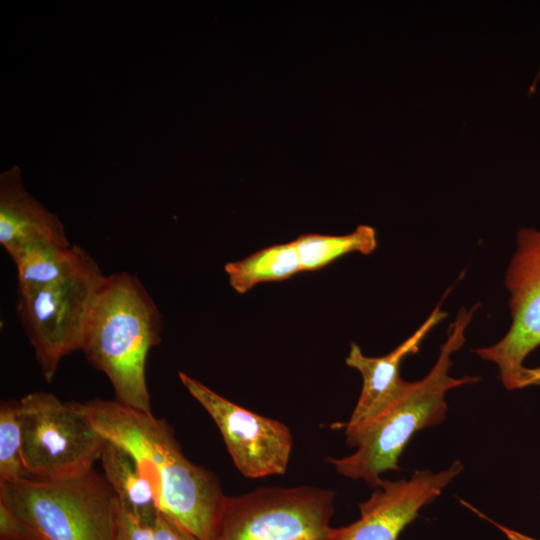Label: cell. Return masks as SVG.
<instances>
[{
  "label": "cell",
  "instance_id": "cell-13",
  "mask_svg": "<svg viewBox=\"0 0 540 540\" xmlns=\"http://www.w3.org/2000/svg\"><path fill=\"white\" fill-rule=\"evenodd\" d=\"M100 461L116 498L141 521L153 525L158 512L155 499L130 455L107 441Z\"/></svg>",
  "mask_w": 540,
  "mask_h": 540
},
{
  "label": "cell",
  "instance_id": "cell-9",
  "mask_svg": "<svg viewBox=\"0 0 540 540\" xmlns=\"http://www.w3.org/2000/svg\"><path fill=\"white\" fill-rule=\"evenodd\" d=\"M178 376L214 420L243 476L257 479L286 472L293 438L284 423L231 402L184 372Z\"/></svg>",
  "mask_w": 540,
  "mask_h": 540
},
{
  "label": "cell",
  "instance_id": "cell-11",
  "mask_svg": "<svg viewBox=\"0 0 540 540\" xmlns=\"http://www.w3.org/2000/svg\"><path fill=\"white\" fill-rule=\"evenodd\" d=\"M451 288L442 296L426 320L406 340L388 354L369 357L363 354L356 343H352L345 359L346 364L358 370L363 379L361 394L345 426H353L375 416L391 404L408 387L409 381L400 374L402 361L419 350L428 333L446 317L442 302Z\"/></svg>",
  "mask_w": 540,
  "mask_h": 540
},
{
  "label": "cell",
  "instance_id": "cell-22",
  "mask_svg": "<svg viewBox=\"0 0 540 540\" xmlns=\"http://www.w3.org/2000/svg\"><path fill=\"white\" fill-rule=\"evenodd\" d=\"M540 386V365L537 367H525L522 372L519 389Z\"/></svg>",
  "mask_w": 540,
  "mask_h": 540
},
{
  "label": "cell",
  "instance_id": "cell-14",
  "mask_svg": "<svg viewBox=\"0 0 540 540\" xmlns=\"http://www.w3.org/2000/svg\"><path fill=\"white\" fill-rule=\"evenodd\" d=\"M224 270L239 294L264 282L286 280L302 272L294 241L263 248L244 259L228 262Z\"/></svg>",
  "mask_w": 540,
  "mask_h": 540
},
{
  "label": "cell",
  "instance_id": "cell-2",
  "mask_svg": "<svg viewBox=\"0 0 540 540\" xmlns=\"http://www.w3.org/2000/svg\"><path fill=\"white\" fill-rule=\"evenodd\" d=\"M478 307L479 304H475L470 309L459 310L447 330L435 364L423 379L410 382L400 396L375 416L345 426L347 443L357 449L351 455L329 460L339 474L377 488L382 482V473L400 469L399 458L411 438L445 420L447 393L480 380L479 377L450 375L451 356L464 345L466 330Z\"/></svg>",
  "mask_w": 540,
  "mask_h": 540
},
{
  "label": "cell",
  "instance_id": "cell-7",
  "mask_svg": "<svg viewBox=\"0 0 540 540\" xmlns=\"http://www.w3.org/2000/svg\"><path fill=\"white\" fill-rule=\"evenodd\" d=\"M335 497L332 490L313 486L226 495L212 540H321L331 527Z\"/></svg>",
  "mask_w": 540,
  "mask_h": 540
},
{
  "label": "cell",
  "instance_id": "cell-10",
  "mask_svg": "<svg viewBox=\"0 0 540 540\" xmlns=\"http://www.w3.org/2000/svg\"><path fill=\"white\" fill-rule=\"evenodd\" d=\"M462 470V463L456 460L439 472L417 470L409 479H382L372 495L359 504V519L347 526L330 527L321 540H398L419 511L440 496Z\"/></svg>",
  "mask_w": 540,
  "mask_h": 540
},
{
  "label": "cell",
  "instance_id": "cell-18",
  "mask_svg": "<svg viewBox=\"0 0 540 540\" xmlns=\"http://www.w3.org/2000/svg\"><path fill=\"white\" fill-rule=\"evenodd\" d=\"M113 540H156V537L152 524L141 521L115 498Z\"/></svg>",
  "mask_w": 540,
  "mask_h": 540
},
{
  "label": "cell",
  "instance_id": "cell-15",
  "mask_svg": "<svg viewBox=\"0 0 540 540\" xmlns=\"http://www.w3.org/2000/svg\"><path fill=\"white\" fill-rule=\"evenodd\" d=\"M93 257L78 245L41 246L21 255L17 268L18 290H32L82 269Z\"/></svg>",
  "mask_w": 540,
  "mask_h": 540
},
{
  "label": "cell",
  "instance_id": "cell-12",
  "mask_svg": "<svg viewBox=\"0 0 540 540\" xmlns=\"http://www.w3.org/2000/svg\"><path fill=\"white\" fill-rule=\"evenodd\" d=\"M0 244L13 262L41 246H69L64 225L24 188L13 167L0 177Z\"/></svg>",
  "mask_w": 540,
  "mask_h": 540
},
{
  "label": "cell",
  "instance_id": "cell-21",
  "mask_svg": "<svg viewBox=\"0 0 540 540\" xmlns=\"http://www.w3.org/2000/svg\"><path fill=\"white\" fill-rule=\"evenodd\" d=\"M470 510H472L474 513H476L478 516L482 517L483 519H486L491 524H493L497 529H499L508 540H539L536 538H533L531 536H528L526 534H523L517 530L511 529L509 527H506L504 525H501L498 522L493 521L492 519L488 518L486 515H484L479 510L475 509L473 506L464 503Z\"/></svg>",
  "mask_w": 540,
  "mask_h": 540
},
{
  "label": "cell",
  "instance_id": "cell-16",
  "mask_svg": "<svg viewBox=\"0 0 540 540\" xmlns=\"http://www.w3.org/2000/svg\"><path fill=\"white\" fill-rule=\"evenodd\" d=\"M302 271H316L336 259L350 254H371L377 247L376 230L368 225H359L344 235L309 233L293 240Z\"/></svg>",
  "mask_w": 540,
  "mask_h": 540
},
{
  "label": "cell",
  "instance_id": "cell-20",
  "mask_svg": "<svg viewBox=\"0 0 540 540\" xmlns=\"http://www.w3.org/2000/svg\"><path fill=\"white\" fill-rule=\"evenodd\" d=\"M153 530L156 540H200L159 511L153 522Z\"/></svg>",
  "mask_w": 540,
  "mask_h": 540
},
{
  "label": "cell",
  "instance_id": "cell-1",
  "mask_svg": "<svg viewBox=\"0 0 540 540\" xmlns=\"http://www.w3.org/2000/svg\"><path fill=\"white\" fill-rule=\"evenodd\" d=\"M81 404L95 429L133 459L158 511L198 539L212 540L226 495L211 471L184 455L171 426L116 399Z\"/></svg>",
  "mask_w": 540,
  "mask_h": 540
},
{
  "label": "cell",
  "instance_id": "cell-17",
  "mask_svg": "<svg viewBox=\"0 0 540 540\" xmlns=\"http://www.w3.org/2000/svg\"><path fill=\"white\" fill-rule=\"evenodd\" d=\"M22 432L19 400L0 403V482L30 477L21 457Z\"/></svg>",
  "mask_w": 540,
  "mask_h": 540
},
{
  "label": "cell",
  "instance_id": "cell-3",
  "mask_svg": "<svg viewBox=\"0 0 540 540\" xmlns=\"http://www.w3.org/2000/svg\"><path fill=\"white\" fill-rule=\"evenodd\" d=\"M162 327L160 311L140 279L115 273L99 292L81 349L110 380L117 401L146 413H152L146 362Z\"/></svg>",
  "mask_w": 540,
  "mask_h": 540
},
{
  "label": "cell",
  "instance_id": "cell-6",
  "mask_svg": "<svg viewBox=\"0 0 540 540\" xmlns=\"http://www.w3.org/2000/svg\"><path fill=\"white\" fill-rule=\"evenodd\" d=\"M106 277L92 258L65 278L32 290L17 291L16 311L47 382L53 380L64 357L81 351Z\"/></svg>",
  "mask_w": 540,
  "mask_h": 540
},
{
  "label": "cell",
  "instance_id": "cell-23",
  "mask_svg": "<svg viewBox=\"0 0 540 540\" xmlns=\"http://www.w3.org/2000/svg\"><path fill=\"white\" fill-rule=\"evenodd\" d=\"M293 540H312V539L307 538V537H299V538H296V539H293Z\"/></svg>",
  "mask_w": 540,
  "mask_h": 540
},
{
  "label": "cell",
  "instance_id": "cell-4",
  "mask_svg": "<svg viewBox=\"0 0 540 540\" xmlns=\"http://www.w3.org/2000/svg\"><path fill=\"white\" fill-rule=\"evenodd\" d=\"M115 498L94 468L64 479L0 482V500L36 540H113Z\"/></svg>",
  "mask_w": 540,
  "mask_h": 540
},
{
  "label": "cell",
  "instance_id": "cell-8",
  "mask_svg": "<svg viewBox=\"0 0 540 540\" xmlns=\"http://www.w3.org/2000/svg\"><path fill=\"white\" fill-rule=\"evenodd\" d=\"M511 324L495 344L476 349L494 363L507 390L519 389L526 357L540 346V230L521 228L505 275Z\"/></svg>",
  "mask_w": 540,
  "mask_h": 540
},
{
  "label": "cell",
  "instance_id": "cell-5",
  "mask_svg": "<svg viewBox=\"0 0 540 540\" xmlns=\"http://www.w3.org/2000/svg\"><path fill=\"white\" fill-rule=\"evenodd\" d=\"M21 457L30 477L56 480L81 475L100 460L107 440L82 404L38 391L19 399Z\"/></svg>",
  "mask_w": 540,
  "mask_h": 540
},
{
  "label": "cell",
  "instance_id": "cell-19",
  "mask_svg": "<svg viewBox=\"0 0 540 540\" xmlns=\"http://www.w3.org/2000/svg\"><path fill=\"white\" fill-rule=\"evenodd\" d=\"M0 540H36L27 526L0 500Z\"/></svg>",
  "mask_w": 540,
  "mask_h": 540
}]
</instances>
